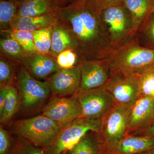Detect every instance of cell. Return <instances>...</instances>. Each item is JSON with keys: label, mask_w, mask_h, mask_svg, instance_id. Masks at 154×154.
Here are the masks:
<instances>
[{"label": "cell", "mask_w": 154, "mask_h": 154, "mask_svg": "<svg viewBox=\"0 0 154 154\" xmlns=\"http://www.w3.org/2000/svg\"><path fill=\"white\" fill-rule=\"evenodd\" d=\"M15 64L1 54L0 58V88L14 85L16 78Z\"/></svg>", "instance_id": "d4e9b609"}, {"label": "cell", "mask_w": 154, "mask_h": 154, "mask_svg": "<svg viewBox=\"0 0 154 154\" xmlns=\"http://www.w3.org/2000/svg\"><path fill=\"white\" fill-rule=\"evenodd\" d=\"M9 126L10 132L14 135L42 148L52 142L62 130L42 113L11 122Z\"/></svg>", "instance_id": "277c9868"}, {"label": "cell", "mask_w": 154, "mask_h": 154, "mask_svg": "<svg viewBox=\"0 0 154 154\" xmlns=\"http://www.w3.org/2000/svg\"><path fill=\"white\" fill-rule=\"evenodd\" d=\"M8 89V87L0 88V110L2 108L3 105L5 101Z\"/></svg>", "instance_id": "836d02e7"}, {"label": "cell", "mask_w": 154, "mask_h": 154, "mask_svg": "<svg viewBox=\"0 0 154 154\" xmlns=\"http://www.w3.org/2000/svg\"><path fill=\"white\" fill-rule=\"evenodd\" d=\"M16 63L25 67L31 75L38 80L47 79L61 69L56 58L38 53H27Z\"/></svg>", "instance_id": "5bb4252c"}, {"label": "cell", "mask_w": 154, "mask_h": 154, "mask_svg": "<svg viewBox=\"0 0 154 154\" xmlns=\"http://www.w3.org/2000/svg\"><path fill=\"white\" fill-rule=\"evenodd\" d=\"M8 154H45L43 148L13 135V140Z\"/></svg>", "instance_id": "4316f807"}, {"label": "cell", "mask_w": 154, "mask_h": 154, "mask_svg": "<svg viewBox=\"0 0 154 154\" xmlns=\"http://www.w3.org/2000/svg\"><path fill=\"white\" fill-rule=\"evenodd\" d=\"M130 107L114 104L102 119L100 131L96 132L102 154L127 135Z\"/></svg>", "instance_id": "8992f818"}, {"label": "cell", "mask_w": 154, "mask_h": 154, "mask_svg": "<svg viewBox=\"0 0 154 154\" xmlns=\"http://www.w3.org/2000/svg\"><path fill=\"white\" fill-rule=\"evenodd\" d=\"M13 140V134L10 131L0 127V154H8Z\"/></svg>", "instance_id": "4dcf8cb0"}, {"label": "cell", "mask_w": 154, "mask_h": 154, "mask_svg": "<svg viewBox=\"0 0 154 154\" xmlns=\"http://www.w3.org/2000/svg\"><path fill=\"white\" fill-rule=\"evenodd\" d=\"M81 65L69 69H61L46 79L51 96L74 95L80 89Z\"/></svg>", "instance_id": "8fae6325"}, {"label": "cell", "mask_w": 154, "mask_h": 154, "mask_svg": "<svg viewBox=\"0 0 154 154\" xmlns=\"http://www.w3.org/2000/svg\"><path fill=\"white\" fill-rule=\"evenodd\" d=\"M20 109V99L15 85L8 87L7 96L2 109L0 110L1 125L8 123Z\"/></svg>", "instance_id": "ffe728a7"}, {"label": "cell", "mask_w": 154, "mask_h": 154, "mask_svg": "<svg viewBox=\"0 0 154 154\" xmlns=\"http://www.w3.org/2000/svg\"><path fill=\"white\" fill-rule=\"evenodd\" d=\"M107 60L110 74L123 72L140 75L154 65V50L140 46L134 37L115 49Z\"/></svg>", "instance_id": "3957f363"}, {"label": "cell", "mask_w": 154, "mask_h": 154, "mask_svg": "<svg viewBox=\"0 0 154 154\" xmlns=\"http://www.w3.org/2000/svg\"><path fill=\"white\" fill-rule=\"evenodd\" d=\"M154 5H153L152 7L151 11L150 14H152V13H154Z\"/></svg>", "instance_id": "8d00e7d4"}, {"label": "cell", "mask_w": 154, "mask_h": 154, "mask_svg": "<svg viewBox=\"0 0 154 154\" xmlns=\"http://www.w3.org/2000/svg\"><path fill=\"white\" fill-rule=\"evenodd\" d=\"M72 1V0H52L53 2L57 8L66 5Z\"/></svg>", "instance_id": "e575fe53"}, {"label": "cell", "mask_w": 154, "mask_h": 154, "mask_svg": "<svg viewBox=\"0 0 154 154\" xmlns=\"http://www.w3.org/2000/svg\"><path fill=\"white\" fill-rule=\"evenodd\" d=\"M73 49L72 39L69 31L59 22L53 27L51 35V46L49 55L56 58L63 51Z\"/></svg>", "instance_id": "d6986e66"}, {"label": "cell", "mask_w": 154, "mask_h": 154, "mask_svg": "<svg viewBox=\"0 0 154 154\" xmlns=\"http://www.w3.org/2000/svg\"><path fill=\"white\" fill-rule=\"evenodd\" d=\"M19 2L13 0H0V27L2 33L11 30L10 24L17 15Z\"/></svg>", "instance_id": "603a6c76"}, {"label": "cell", "mask_w": 154, "mask_h": 154, "mask_svg": "<svg viewBox=\"0 0 154 154\" xmlns=\"http://www.w3.org/2000/svg\"><path fill=\"white\" fill-rule=\"evenodd\" d=\"M75 96L81 107V118L101 121L115 104L112 96L104 87L79 90Z\"/></svg>", "instance_id": "9c48e42d"}, {"label": "cell", "mask_w": 154, "mask_h": 154, "mask_svg": "<svg viewBox=\"0 0 154 154\" xmlns=\"http://www.w3.org/2000/svg\"><path fill=\"white\" fill-rule=\"evenodd\" d=\"M154 148V136L128 135L102 154H139Z\"/></svg>", "instance_id": "9a60e30c"}, {"label": "cell", "mask_w": 154, "mask_h": 154, "mask_svg": "<svg viewBox=\"0 0 154 154\" xmlns=\"http://www.w3.org/2000/svg\"><path fill=\"white\" fill-rule=\"evenodd\" d=\"M57 8L52 0H23L19 2L16 16L38 17L54 12Z\"/></svg>", "instance_id": "e0dca14e"}, {"label": "cell", "mask_w": 154, "mask_h": 154, "mask_svg": "<svg viewBox=\"0 0 154 154\" xmlns=\"http://www.w3.org/2000/svg\"><path fill=\"white\" fill-rule=\"evenodd\" d=\"M101 10L113 5L122 3V0H92Z\"/></svg>", "instance_id": "1f68e13d"}, {"label": "cell", "mask_w": 154, "mask_h": 154, "mask_svg": "<svg viewBox=\"0 0 154 154\" xmlns=\"http://www.w3.org/2000/svg\"><path fill=\"white\" fill-rule=\"evenodd\" d=\"M42 113L63 129L82 115L75 94L72 96H51L41 110Z\"/></svg>", "instance_id": "30bf717a"}, {"label": "cell", "mask_w": 154, "mask_h": 154, "mask_svg": "<svg viewBox=\"0 0 154 154\" xmlns=\"http://www.w3.org/2000/svg\"><path fill=\"white\" fill-rule=\"evenodd\" d=\"M15 66L14 85L19 93V110L26 114H33L42 110L51 96L47 83L35 79L20 64H15Z\"/></svg>", "instance_id": "7a4b0ae2"}, {"label": "cell", "mask_w": 154, "mask_h": 154, "mask_svg": "<svg viewBox=\"0 0 154 154\" xmlns=\"http://www.w3.org/2000/svg\"><path fill=\"white\" fill-rule=\"evenodd\" d=\"M139 96L154 99V65L139 75Z\"/></svg>", "instance_id": "83f0119b"}, {"label": "cell", "mask_w": 154, "mask_h": 154, "mask_svg": "<svg viewBox=\"0 0 154 154\" xmlns=\"http://www.w3.org/2000/svg\"><path fill=\"white\" fill-rule=\"evenodd\" d=\"M122 3L131 15L135 35L140 25L150 14L154 5L151 0H122Z\"/></svg>", "instance_id": "ac0fdd59"}, {"label": "cell", "mask_w": 154, "mask_h": 154, "mask_svg": "<svg viewBox=\"0 0 154 154\" xmlns=\"http://www.w3.org/2000/svg\"><path fill=\"white\" fill-rule=\"evenodd\" d=\"M7 33L9 34V36L11 38L17 42L27 53H38L34 45L32 32L25 30H11Z\"/></svg>", "instance_id": "f1b7e54d"}, {"label": "cell", "mask_w": 154, "mask_h": 154, "mask_svg": "<svg viewBox=\"0 0 154 154\" xmlns=\"http://www.w3.org/2000/svg\"><path fill=\"white\" fill-rule=\"evenodd\" d=\"M56 60L61 69L71 68L83 62L76 51L71 48L60 52L57 57Z\"/></svg>", "instance_id": "f546056e"}, {"label": "cell", "mask_w": 154, "mask_h": 154, "mask_svg": "<svg viewBox=\"0 0 154 154\" xmlns=\"http://www.w3.org/2000/svg\"><path fill=\"white\" fill-rule=\"evenodd\" d=\"M13 1H16V2H22L23 0H13Z\"/></svg>", "instance_id": "74e56055"}, {"label": "cell", "mask_w": 154, "mask_h": 154, "mask_svg": "<svg viewBox=\"0 0 154 154\" xmlns=\"http://www.w3.org/2000/svg\"><path fill=\"white\" fill-rule=\"evenodd\" d=\"M134 38L142 47L154 50V12L140 25Z\"/></svg>", "instance_id": "44dd1931"}, {"label": "cell", "mask_w": 154, "mask_h": 154, "mask_svg": "<svg viewBox=\"0 0 154 154\" xmlns=\"http://www.w3.org/2000/svg\"><path fill=\"white\" fill-rule=\"evenodd\" d=\"M0 49L1 54L14 63H17L27 53L17 42L10 36L1 38Z\"/></svg>", "instance_id": "cb8c5ba5"}, {"label": "cell", "mask_w": 154, "mask_h": 154, "mask_svg": "<svg viewBox=\"0 0 154 154\" xmlns=\"http://www.w3.org/2000/svg\"><path fill=\"white\" fill-rule=\"evenodd\" d=\"M101 11L92 0H72L54 11L83 62L107 59L115 50L103 29Z\"/></svg>", "instance_id": "6da1fadb"}, {"label": "cell", "mask_w": 154, "mask_h": 154, "mask_svg": "<svg viewBox=\"0 0 154 154\" xmlns=\"http://www.w3.org/2000/svg\"><path fill=\"white\" fill-rule=\"evenodd\" d=\"M101 20L107 38L114 50L135 36L132 17L122 3L102 10Z\"/></svg>", "instance_id": "5b68a950"}, {"label": "cell", "mask_w": 154, "mask_h": 154, "mask_svg": "<svg viewBox=\"0 0 154 154\" xmlns=\"http://www.w3.org/2000/svg\"><path fill=\"white\" fill-rule=\"evenodd\" d=\"M60 154H66V151L63 152H62Z\"/></svg>", "instance_id": "f35d334b"}, {"label": "cell", "mask_w": 154, "mask_h": 154, "mask_svg": "<svg viewBox=\"0 0 154 154\" xmlns=\"http://www.w3.org/2000/svg\"><path fill=\"white\" fill-rule=\"evenodd\" d=\"M132 135L143 136H154V124L148 128L138 131Z\"/></svg>", "instance_id": "d6a6232c"}, {"label": "cell", "mask_w": 154, "mask_h": 154, "mask_svg": "<svg viewBox=\"0 0 154 154\" xmlns=\"http://www.w3.org/2000/svg\"><path fill=\"white\" fill-rule=\"evenodd\" d=\"M54 11L38 17H22L16 16L10 24L11 30L33 32L40 29L52 28L57 22Z\"/></svg>", "instance_id": "2e32d148"}, {"label": "cell", "mask_w": 154, "mask_h": 154, "mask_svg": "<svg viewBox=\"0 0 154 154\" xmlns=\"http://www.w3.org/2000/svg\"><path fill=\"white\" fill-rule=\"evenodd\" d=\"M139 154H154V148Z\"/></svg>", "instance_id": "d590c367"}, {"label": "cell", "mask_w": 154, "mask_h": 154, "mask_svg": "<svg viewBox=\"0 0 154 154\" xmlns=\"http://www.w3.org/2000/svg\"><path fill=\"white\" fill-rule=\"evenodd\" d=\"M100 129L101 121L79 117L62 129L52 142L42 148L45 154H60L73 147L88 133H98Z\"/></svg>", "instance_id": "52a82bcc"}, {"label": "cell", "mask_w": 154, "mask_h": 154, "mask_svg": "<svg viewBox=\"0 0 154 154\" xmlns=\"http://www.w3.org/2000/svg\"><path fill=\"white\" fill-rule=\"evenodd\" d=\"M81 79L79 90L102 88L110 75L108 60L85 61L81 64Z\"/></svg>", "instance_id": "7c38bea8"}, {"label": "cell", "mask_w": 154, "mask_h": 154, "mask_svg": "<svg viewBox=\"0 0 154 154\" xmlns=\"http://www.w3.org/2000/svg\"><path fill=\"white\" fill-rule=\"evenodd\" d=\"M154 124V99L140 97L130 107L127 134L132 135Z\"/></svg>", "instance_id": "4fadbf2b"}, {"label": "cell", "mask_w": 154, "mask_h": 154, "mask_svg": "<svg viewBox=\"0 0 154 154\" xmlns=\"http://www.w3.org/2000/svg\"><path fill=\"white\" fill-rule=\"evenodd\" d=\"M52 28H45L33 31L34 45L37 52L49 55L51 46Z\"/></svg>", "instance_id": "484cf974"}, {"label": "cell", "mask_w": 154, "mask_h": 154, "mask_svg": "<svg viewBox=\"0 0 154 154\" xmlns=\"http://www.w3.org/2000/svg\"><path fill=\"white\" fill-rule=\"evenodd\" d=\"M66 154H102L96 132L88 133L73 147L67 151Z\"/></svg>", "instance_id": "7402d4cb"}, {"label": "cell", "mask_w": 154, "mask_h": 154, "mask_svg": "<svg viewBox=\"0 0 154 154\" xmlns=\"http://www.w3.org/2000/svg\"><path fill=\"white\" fill-rule=\"evenodd\" d=\"M139 75L123 72L110 74L104 86L115 104L130 107L139 99Z\"/></svg>", "instance_id": "ba28073f"}]
</instances>
